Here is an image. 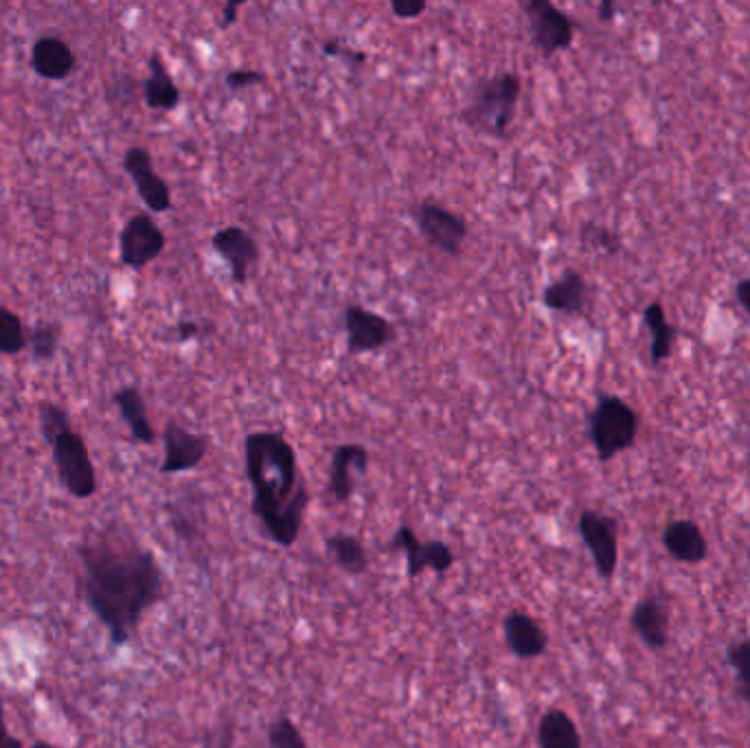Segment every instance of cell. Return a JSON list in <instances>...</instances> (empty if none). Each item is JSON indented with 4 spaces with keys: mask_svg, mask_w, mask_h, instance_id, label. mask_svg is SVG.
<instances>
[{
    "mask_svg": "<svg viewBox=\"0 0 750 748\" xmlns=\"http://www.w3.org/2000/svg\"><path fill=\"white\" fill-rule=\"evenodd\" d=\"M83 597L112 646L137 635L143 617L167 597V578L157 556L130 533H101L80 547Z\"/></svg>",
    "mask_w": 750,
    "mask_h": 748,
    "instance_id": "cell-1",
    "label": "cell"
},
{
    "mask_svg": "<svg viewBox=\"0 0 750 748\" xmlns=\"http://www.w3.org/2000/svg\"><path fill=\"white\" fill-rule=\"evenodd\" d=\"M244 466L252 490L250 511L266 538L283 549L294 547L306 525L310 490L292 441L277 430L250 432Z\"/></svg>",
    "mask_w": 750,
    "mask_h": 748,
    "instance_id": "cell-2",
    "label": "cell"
},
{
    "mask_svg": "<svg viewBox=\"0 0 750 748\" xmlns=\"http://www.w3.org/2000/svg\"><path fill=\"white\" fill-rule=\"evenodd\" d=\"M522 97V78L513 71H500L472 83L461 121L477 134L504 139L518 112Z\"/></svg>",
    "mask_w": 750,
    "mask_h": 748,
    "instance_id": "cell-3",
    "label": "cell"
},
{
    "mask_svg": "<svg viewBox=\"0 0 750 748\" xmlns=\"http://www.w3.org/2000/svg\"><path fill=\"white\" fill-rule=\"evenodd\" d=\"M639 435L637 411L617 396H599L588 416V437L601 463L630 450Z\"/></svg>",
    "mask_w": 750,
    "mask_h": 748,
    "instance_id": "cell-4",
    "label": "cell"
},
{
    "mask_svg": "<svg viewBox=\"0 0 750 748\" xmlns=\"http://www.w3.org/2000/svg\"><path fill=\"white\" fill-rule=\"evenodd\" d=\"M522 11L529 27L531 44L551 58L558 51H567L576 40V22L551 0H524Z\"/></svg>",
    "mask_w": 750,
    "mask_h": 748,
    "instance_id": "cell-5",
    "label": "cell"
},
{
    "mask_svg": "<svg viewBox=\"0 0 750 748\" xmlns=\"http://www.w3.org/2000/svg\"><path fill=\"white\" fill-rule=\"evenodd\" d=\"M51 455H53V466L58 470L60 483L71 497L80 500L94 497L97 472H94L92 459L88 455L86 441L80 432L69 430L62 437H58L51 446Z\"/></svg>",
    "mask_w": 750,
    "mask_h": 748,
    "instance_id": "cell-6",
    "label": "cell"
},
{
    "mask_svg": "<svg viewBox=\"0 0 750 748\" xmlns=\"http://www.w3.org/2000/svg\"><path fill=\"white\" fill-rule=\"evenodd\" d=\"M421 238L448 257H461L470 238V225L463 216L437 202H419L411 211Z\"/></svg>",
    "mask_w": 750,
    "mask_h": 748,
    "instance_id": "cell-7",
    "label": "cell"
},
{
    "mask_svg": "<svg viewBox=\"0 0 750 748\" xmlns=\"http://www.w3.org/2000/svg\"><path fill=\"white\" fill-rule=\"evenodd\" d=\"M583 547L588 549L597 576L612 582L619 567V522L597 509H583L578 520Z\"/></svg>",
    "mask_w": 750,
    "mask_h": 748,
    "instance_id": "cell-8",
    "label": "cell"
},
{
    "mask_svg": "<svg viewBox=\"0 0 750 748\" xmlns=\"http://www.w3.org/2000/svg\"><path fill=\"white\" fill-rule=\"evenodd\" d=\"M389 551L404 553L409 580L421 578L426 571H432L437 578H443L454 567V551L443 540H419L411 525H402L391 542Z\"/></svg>",
    "mask_w": 750,
    "mask_h": 748,
    "instance_id": "cell-9",
    "label": "cell"
},
{
    "mask_svg": "<svg viewBox=\"0 0 750 748\" xmlns=\"http://www.w3.org/2000/svg\"><path fill=\"white\" fill-rule=\"evenodd\" d=\"M342 326H344V342L349 356H364L384 349L396 340L393 323L382 317L380 312H373L364 306L351 303L342 312Z\"/></svg>",
    "mask_w": 750,
    "mask_h": 748,
    "instance_id": "cell-10",
    "label": "cell"
},
{
    "mask_svg": "<svg viewBox=\"0 0 750 748\" xmlns=\"http://www.w3.org/2000/svg\"><path fill=\"white\" fill-rule=\"evenodd\" d=\"M167 247L163 229L148 213L132 216L119 236V255L121 263L130 270H146L154 259L163 255Z\"/></svg>",
    "mask_w": 750,
    "mask_h": 748,
    "instance_id": "cell-11",
    "label": "cell"
},
{
    "mask_svg": "<svg viewBox=\"0 0 750 748\" xmlns=\"http://www.w3.org/2000/svg\"><path fill=\"white\" fill-rule=\"evenodd\" d=\"M166 457L161 463V475H182L200 468L213 446L209 432H191L178 421H167L163 430Z\"/></svg>",
    "mask_w": 750,
    "mask_h": 748,
    "instance_id": "cell-12",
    "label": "cell"
},
{
    "mask_svg": "<svg viewBox=\"0 0 750 748\" xmlns=\"http://www.w3.org/2000/svg\"><path fill=\"white\" fill-rule=\"evenodd\" d=\"M211 247L216 255L227 263L231 281L238 286H247L250 279V270L259 263V245L250 236L247 229L238 225H229L213 233Z\"/></svg>",
    "mask_w": 750,
    "mask_h": 748,
    "instance_id": "cell-13",
    "label": "cell"
},
{
    "mask_svg": "<svg viewBox=\"0 0 750 748\" xmlns=\"http://www.w3.org/2000/svg\"><path fill=\"white\" fill-rule=\"evenodd\" d=\"M123 169L132 178L139 198L154 213L171 209V189L159 176L152 163V154L146 148H130L123 157Z\"/></svg>",
    "mask_w": 750,
    "mask_h": 748,
    "instance_id": "cell-14",
    "label": "cell"
},
{
    "mask_svg": "<svg viewBox=\"0 0 750 748\" xmlns=\"http://www.w3.org/2000/svg\"><path fill=\"white\" fill-rule=\"evenodd\" d=\"M502 635L509 652L520 661L540 659L549 648V635L538 619L522 610H511L502 619Z\"/></svg>",
    "mask_w": 750,
    "mask_h": 748,
    "instance_id": "cell-15",
    "label": "cell"
},
{
    "mask_svg": "<svg viewBox=\"0 0 750 748\" xmlns=\"http://www.w3.org/2000/svg\"><path fill=\"white\" fill-rule=\"evenodd\" d=\"M369 461H371V455H369L367 446H362V443H340V446L333 448L330 486H328V492H330L333 502L342 505V502L351 500V497L356 495L353 472L367 475Z\"/></svg>",
    "mask_w": 750,
    "mask_h": 748,
    "instance_id": "cell-16",
    "label": "cell"
},
{
    "mask_svg": "<svg viewBox=\"0 0 750 748\" xmlns=\"http://www.w3.org/2000/svg\"><path fill=\"white\" fill-rule=\"evenodd\" d=\"M630 628L648 650L661 652L669 644V606L663 595H646L630 612Z\"/></svg>",
    "mask_w": 750,
    "mask_h": 748,
    "instance_id": "cell-17",
    "label": "cell"
},
{
    "mask_svg": "<svg viewBox=\"0 0 750 748\" xmlns=\"http://www.w3.org/2000/svg\"><path fill=\"white\" fill-rule=\"evenodd\" d=\"M542 306L556 315L583 317L590 306V286L582 272L567 268L542 290Z\"/></svg>",
    "mask_w": 750,
    "mask_h": 748,
    "instance_id": "cell-18",
    "label": "cell"
},
{
    "mask_svg": "<svg viewBox=\"0 0 750 748\" xmlns=\"http://www.w3.org/2000/svg\"><path fill=\"white\" fill-rule=\"evenodd\" d=\"M73 49L56 36H42L31 47V69L51 82L67 80L76 71Z\"/></svg>",
    "mask_w": 750,
    "mask_h": 748,
    "instance_id": "cell-19",
    "label": "cell"
},
{
    "mask_svg": "<svg viewBox=\"0 0 750 748\" xmlns=\"http://www.w3.org/2000/svg\"><path fill=\"white\" fill-rule=\"evenodd\" d=\"M667 553L682 565H700L707 560L709 542L693 520H671L663 529Z\"/></svg>",
    "mask_w": 750,
    "mask_h": 748,
    "instance_id": "cell-20",
    "label": "cell"
},
{
    "mask_svg": "<svg viewBox=\"0 0 750 748\" xmlns=\"http://www.w3.org/2000/svg\"><path fill=\"white\" fill-rule=\"evenodd\" d=\"M148 69L150 76L143 82V99L148 103L150 110L157 112H171L180 106V88L178 83L173 82L169 69H167L166 60L159 51H154L148 60Z\"/></svg>",
    "mask_w": 750,
    "mask_h": 748,
    "instance_id": "cell-21",
    "label": "cell"
},
{
    "mask_svg": "<svg viewBox=\"0 0 750 748\" xmlns=\"http://www.w3.org/2000/svg\"><path fill=\"white\" fill-rule=\"evenodd\" d=\"M114 405L130 428L132 441L152 446L157 441V430L148 417V407L139 387H123L114 393Z\"/></svg>",
    "mask_w": 750,
    "mask_h": 748,
    "instance_id": "cell-22",
    "label": "cell"
},
{
    "mask_svg": "<svg viewBox=\"0 0 750 748\" xmlns=\"http://www.w3.org/2000/svg\"><path fill=\"white\" fill-rule=\"evenodd\" d=\"M538 747L583 748L582 734L564 709H549L538 722Z\"/></svg>",
    "mask_w": 750,
    "mask_h": 748,
    "instance_id": "cell-23",
    "label": "cell"
},
{
    "mask_svg": "<svg viewBox=\"0 0 750 748\" xmlns=\"http://www.w3.org/2000/svg\"><path fill=\"white\" fill-rule=\"evenodd\" d=\"M326 549L333 562L349 576H362L369 571V553L362 540L353 533L336 531L326 538Z\"/></svg>",
    "mask_w": 750,
    "mask_h": 748,
    "instance_id": "cell-24",
    "label": "cell"
},
{
    "mask_svg": "<svg viewBox=\"0 0 750 748\" xmlns=\"http://www.w3.org/2000/svg\"><path fill=\"white\" fill-rule=\"evenodd\" d=\"M643 323L652 333L650 362H652V367H659L663 360L671 356V347H673V338H676V330L667 321L663 303H659V301L648 303V308L643 310Z\"/></svg>",
    "mask_w": 750,
    "mask_h": 748,
    "instance_id": "cell-25",
    "label": "cell"
},
{
    "mask_svg": "<svg viewBox=\"0 0 750 748\" xmlns=\"http://www.w3.org/2000/svg\"><path fill=\"white\" fill-rule=\"evenodd\" d=\"M27 332L20 321V317L0 306V353L2 356H16L20 353L29 342H27Z\"/></svg>",
    "mask_w": 750,
    "mask_h": 748,
    "instance_id": "cell-26",
    "label": "cell"
},
{
    "mask_svg": "<svg viewBox=\"0 0 750 748\" xmlns=\"http://www.w3.org/2000/svg\"><path fill=\"white\" fill-rule=\"evenodd\" d=\"M38 421H40V432H42V437L49 446H53V441L58 437H62L64 432L73 430L71 417L67 413V409L58 407L56 402H40L38 405Z\"/></svg>",
    "mask_w": 750,
    "mask_h": 748,
    "instance_id": "cell-27",
    "label": "cell"
},
{
    "mask_svg": "<svg viewBox=\"0 0 750 748\" xmlns=\"http://www.w3.org/2000/svg\"><path fill=\"white\" fill-rule=\"evenodd\" d=\"M729 666L736 669V694L740 700L750 702V637L731 644L727 650Z\"/></svg>",
    "mask_w": 750,
    "mask_h": 748,
    "instance_id": "cell-28",
    "label": "cell"
},
{
    "mask_svg": "<svg viewBox=\"0 0 750 748\" xmlns=\"http://www.w3.org/2000/svg\"><path fill=\"white\" fill-rule=\"evenodd\" d=\"M266 742L268 748H308L301 729L288 716H279L268 725Z\"/></svg>",
    "mask_w": 750,
    "mask_h": 748,
    "instance_id": "cell-29",
    "label": "cell"
},
{
    "mask_svg": "<svg viewBox=\"0 0 750 748\" xmlns=\"http://www.w3.org/2000/svg\"><path fill=\"white\" fill-rule=\"evenodd\" d=\"M29 347L36 360L47 362L56 358V351L60 347V326L58 323H38L33 332L29 333Z\"/></svg>",
    "mask_w": 750,
    "mask_h": 748,
    "instance_id": "cell-30",
    "label": "cell"
},
{
    "mask_svg": "<svg viewBox=\"0 0 750 748\" xmlns=\"http://www.w3.org/2000/svg\"><path fill=\"white\" fill-rule=\"evenodd\" d=\"M580 238H582L583 247L599 250L603 255H617L621 250L619 236L612 229L601 227V225H592V222L583 225Z\"/></svg>",
    "mask_w": 750,
    "mask_h": 748,
    "instance_id": "cell-31",
    "label": "cell"
},
{
    "mask_svg": "<svg viewBox=\"0 0 750 748\" xmlns=\"http://www.w3.org/2000/svg\"><path fill=\"white\" fill-rule=\"evenodd\" d=\"M266 73L259 71V69H247V67H240V69H231L224 78L227 82V88L233 90V92H240L244 88H254V86H261L266 83Z\"/></svg>",
    "mask_w": 750,
    "mask_h": 748,
    "instance_id": "cell-32",
    "label": "cell"
},
{
    "mask_svg": "<svg viewBox=\"0 0 750 748\" xmlns=\"http://www.w3.org/2000/svg\"><path fill=\"white\" fill-rule=\"evenodd\" d=\"M323 53L328 56V58H342V60H347L349 64H358V67H362L367 60H369V56L364 53V51H360V49H353V47H347L342 40H326L323 42Z\"/></svg>",
    "mask_w": 750,
    "mask_h": 748,
    "instance_id": "cell-33",
    "label": "cell"
},
{
    "mask_svg": "<svg viewBox=\"0 0 750 748\" xmlns=\"http://www.w3.org/2000/svg\"><path fill=\"white\" fill-rule=\"evenodd\" d=\"M391 11L400 20H416L428 11V2L426 0H393Z\"/></svg>",
    "mask_w": 750,
    "mask_h": 748,
    "instance_id": "cell-34",
    "label": "cell"
},
{
    "mask_svg": "<svg viewBox=\"0 0 750 748\" xmlns=\"http://www.w3.org/2000/svg\"><path fill=\"white\" fill-rule=\"evenodd\" d=\"M244 4H247L244 0H231V2H227L222 7V18H220V29L222 31L231 29L240 20V11L244 9Z\"/></svg>",
    "mask_w": 750,
    "mask_h": 748,
    "instance_id": "cell-35",
    "label": "cell"
},
{
    "mask_svg": "<svg viewBox=\"0 0 750 748\" xmlns=\"http://www.w3.org/2000/svg\"><path fill=\"white\" fill-rule=\"evenodd\" d=\"M171 333H173V338L178 342H189L193 338H200L202 326L196 323V321H180V323H176V328L171 330Z\"/></svg>",
    "mask_w": 750,
    "mask_h": 748,
    "instance_id": "cell-36",
    "label": "cell"
},
{
    "mask_svg": "<svg viewBox=\"0 0 750 748\" xmlns=\"http://www.w3.org/2000/svg\"><path fill=\"white\" fill-rule=\"evenodd\" d=\"M0 748H22V742L18 738H13L9 731H7V725H4V711H2V700H0Z\"/></svg>",
    "mask_w": 750,
    "mask_h": 748,
    "instance_id": "cell-37",
    "label": "cell"
},
{
    "mask_svg": "<svg viewBox=\"0 0 750 748\" xmlns=\"http://www.w3.org/2000/svg\"><path fill=\"white\" fill-rule=\"evenodd\" d=\"M736 297H738V303L744 308V312L750 317V279H742L736 286Z\"/></svg>",
    "mask_w": 750,
    "mask_h": 748,
    "instance_id": "cell-38",
    "label": "cell"
},
{
    "mask_svg": "<svg viewBox=\"0 0 750 748\" xmlns=\"http://www.w3.org/2000/svg\"><path fill=\"white\" fill-rule=\"evenodd\" d=\"M597 11H599V20H601V22H610V20H614V16H617V4H614L612 0H606V2H601V4L597 7Z\"/></svg>",
    "mask_w": 750,
    "mask_h": 748,
    "instance_id": "cell-39",
    "label": "cell"
},
{
    "mask_svg": "<svg viewBox=\"0 0 750 748\" xmlns=\"http://www.w3.org/2000/svg\"><path fill=\"white\" fill-rule=\"evenodd\" d=\"M31 748H53L49 742H42V740H38V742H33V747Z\"/></svg>",
    "mask_w": 750,
    "mask_h": 748,
    "instance_id": "cell-40",
    "label": "cell"
}]
</instances>
